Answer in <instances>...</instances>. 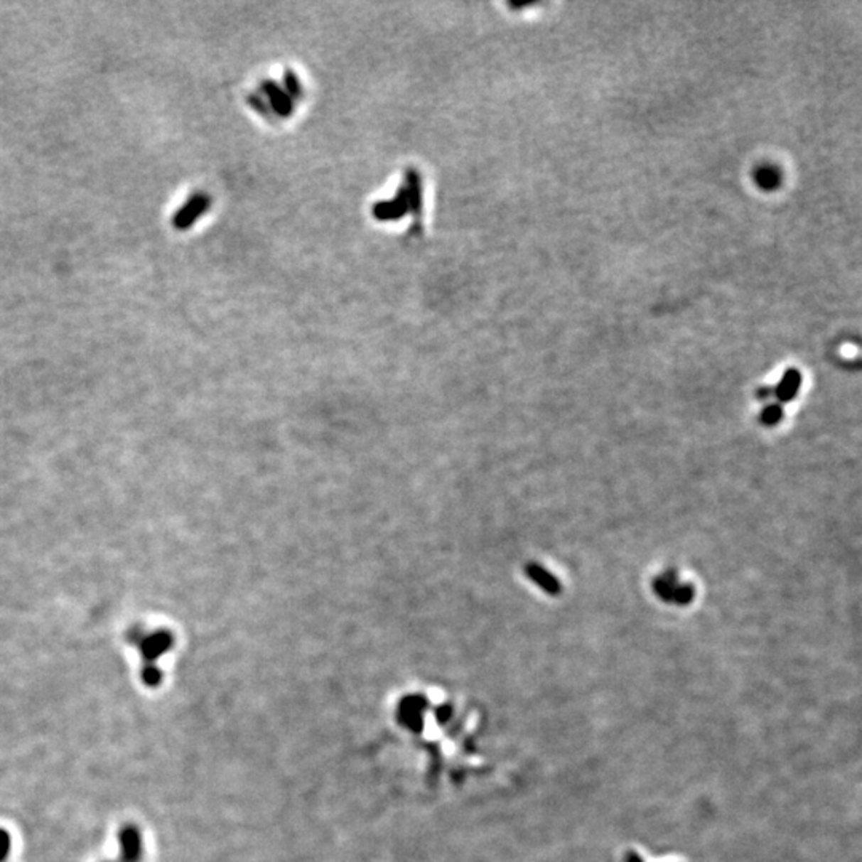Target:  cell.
<instances>
[{
  "mask_svg": "<svg viewBox=\"0 0 862 862\" xmlns=\"http://www.w3.org/2000/svg\"><path fill=\"white\" fill-rule=\"evenodd\" d=\"M129 640H131L133 644L139 645L142 659H144V667L157 666V659L161 654H165L170 650L174 644L173 636L166 631L153 632L147 636V634H144L141 630H133L131 634H129Z\"/></svg>",
  "mask_w": 862,
  "mask_h": 862,
  "instance_id": "obj_1",
  "label": "cell"
},
{
  "mask_svg": "<svg viewBox=\"0 0 862 862\" xmlns=\"http://www.w3.org/2000/svg\"><path fill=\"white\" fill-rule=\"evenodd\" d=\"M409 212V202L404 187L401 185L397 195L392 200H382L372 205V217L380 222H394L403 219Z\"/></svg>",
  "mask_w": 862,
  "mask_h": 862,
  "instance_id": "obj_2",
  "label": "cell"
},
{
  "mask_svg": "<svg viewBox=\"0 0 862 862\" xmlns=\"http://www.w3.org/2000/svg\"><path fill=\"white\" fill-rule=\"evenodd\" d=\"M426 711V699L422 695H409L401 699L398 708V718L407 730L419 731L424 725Z\"/></svg>",
  "mask_w": 862,
  "mask_h": 862,
  "instance_id": "obj_3",
  "label": "cell"
},
{
  "mask_svg": "<svg viewBox=\"0 0 862 862\" xmlns=\"http://www.w3.org/2000/svg\"><path fill=\"white\" fill-rule=\"evenodd\" d=\"M210 205L211 198L206 195V193H195V195H192L187 200V203H184L183 208L176 212V216H174V225L181 230L189 229L190 225L195 224L197 220L208 211Z\"/></svg>",
  "mask_w": 862,
  "mask_h": 862,
  "instance_id": "obj_4",
  "label": "cell"
},
{
  "mask_svg": "<svg viewBox=\"0 0 862 862\" xmlns=\"http://www.w3.org/2000/svg\"><path fill=\"white\" fill-rule=\"evenodd\" d=\"M261 92H262V95H265L271 112H274L276 117H280V119H286V117L293 114L294 101L289 98V95L284 92V88L281 85H278L276 82L269 80V79L262 80Z\"/></svg>",
  "mask_w": 862,
  "mask_h": 862,
  "instance_id": "obj_5",
  "label": "cell"
},
{
  "mask_svg": "<svg viewBox=\"0 0 862 862\" xmlns=\"http://www.w3.org/2000/svg\"><path fill=\"white\" fill-rule=\"evenodd\" d=\"M119 844L122 862H141L142 839L138 827L133 824L123 826L119 832Z\"/></svg>",
  "mask_w": 862,
  "mask_h": 862,
  "instance_id": "obj_6",
  "label": "cell"
},
{
  "mask_svg": "<svg viewBox=\"0 0 862 862\" xmlns=\"http://www.w3.org/2000/svg\"><path fill=\"white\" fill-rule=\"evenodd\" d=\"M404 190L407 193V202H409V212L414 216V220H419L422 215L424 205V185L422 176L416 168H407L406 170V183Z\"/></svg>",
  "mask_w": 862,
  "mask_h": 862,
  "instance_id": "obj_7",
  "label": "cell"
},
{
  "mask_svg": "<svg viewBox=\"0 0 862 862\" xmlns=\"http://www.w3.org/2000/svg\"><path fill=\"white\" fill-rule=\"evenodd\" d=\"M524 572H526L527 578L532 580L537 586L540 589H543L544 593L549 596H561L562 593V583L559 581L557 576H554L553 573L549 572L548 569H544L543 566L537 562H529L526 567H524Z\"/></svg>",
  "mask_w": 862,
  "mask_h": 862,
  "instance_id": "obj_8",
  "label": "cell"
},
{
  "mask_svg": "<svg viewBox=\"0 0 862 862\" xmlns=\"http://www.w3.org/2000/svg\"><path fill=\"white\" fill-rule=\"evenodd\" d=\"M800 387H802L800 371H797L795 367H790L786 372H784L780 384H777V387L775 388V397L777 398V401H780V404L790 403V401L797 397Z\"/></svg>",
  "mask_w": 862,
  "mask_h": 862,
  "instance_id": "obj_9",
  "label": "cell"
},
{
  "mask_svg": "<svg viewBox=\"0 0 862 862\" xmlns=\"http://www.w3.org/2000/svg\"><path fill=\"white\" fill-rule=\"evenodd\" d=\"M283 88L294 102L303 98V85L299 79V75H297L294 70L286 69L283 72Z\"/></svg>",
  "mask_w": 862,
  "mask_h": 862,
  "instance_id": "obj_10",
  "label": "cell"
},
{
  "mask_svg": "<svg viewBox=\"0 0 862 862\" xmlns=\"http://www.w3.org/2000/svg\"><path fill=\"white\" fill-rule=\"evenodd\" d=\"M695 598V588L690 583H677L672 589V602L677 605H689Z\"/></svg>",
  "mask_w": 862,
  "mask_h": 862,
  "instance_id": "obj_11",
  "label": "cell"
},
{
  "mask_svg": "<svg viewBox=\"0 0 862 862\" xmlns=\"http://www.w3.org/2000/svg\"><path fill=\"white\" fill-rule=\"evenodd\" d=\"M784 417V409L780 403L768 404L760 414V424L765 426H776Z\"/></svg>",
  "mask_w": 862,
  "mask_h": 862,
  "instance_id": "obj_12",
  "label": "cell"
},
{
  "mask_svg": "<svg viewBox=\"0 0 862 862\" xmlns=\"http://www.w3.org/2000/svg\"><path fill=\"white\" fill-rule=\"evenodd\" d=\"M246 101H248V104L254 109L257 114H261L264 119H267L270 122L275 120V117H274L275 114L271 112L267 99H264L261 93H249L248 96H246Z\"/></svg>",
  "mask_w": 862,
  "mask_h": 862,
  "instance_id": "obj_13",
  "label": "cell"
},
{
  "mask_svg": "<svg viewBox=\"0 0 862 862\" xmlns=\"http://www.w3.org/2000/svg\"><path fill=\"white\" fill-rule=\"evenodd\" d=\"M676 585H669L666 580H663L659 576V578L653 580V591L654 594L658 596L661 600L664 602H672V589Z\"/></svg>",
  "mask_w": 862,
  "mask_h": 862,
  "instance_id": "obj_14",
  "label": "cell"
},
{
  "mask_svg": "<svg viewBox=\"0 0 862 862\" xmlns=\"http://www.w3.org/2000/svg\"><path fill=\"white\" fill-rule=\"evenodd\" d=\"M11 851V837L5 829H0V862H5Z\"/></svg>",
  "mask_w": 862,
  "mask_h": 862,
  "instance_id": "obj_15",
  "label": "cell"
},
{
  "mask_svg": "<svg viewBox=\"0 0 862 862\" xmlns=\"http://www.w3.org/2000/svg\"><path fill=\"white\" fill-rule=\"evenodd\" d=\"M757 394L758 399H767L770 397H775V388H760Z\"/></svg>",
  "mask_w": 862,
  "mask_h": 862,
  "instance_id": "obj_16",
  "label": "cell"
},
{
  "mask_svg": "<svg viewBox=\"0 0 862 862\" xmlns=\"http://www.w3.org/2000/svg\"><path fill=\"white\" fill-rule=\"evenodd\" d=\"M626 862H644V861L640 859V858L637 856V854H630V856H627V861H626Z\"/></svg>",
  "mask_w": 862,
  "mask_h": 862,
  "instance_id": "obj_17",
  "label": "cell"
}]
</instances>
